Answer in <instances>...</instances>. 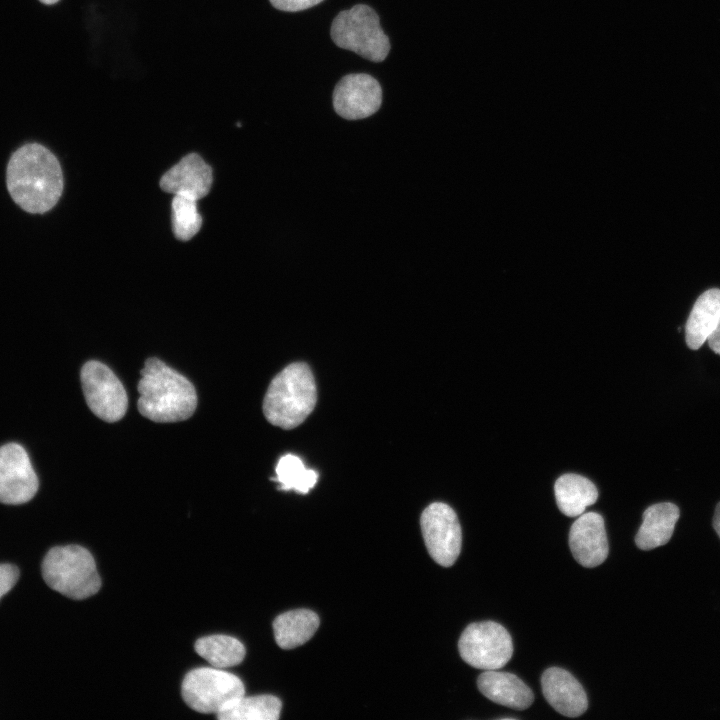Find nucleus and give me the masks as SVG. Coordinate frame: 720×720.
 <instances>
[{
	"mask_svg": "<svg viewBox=\"0 0 720 720\" xmlns=\"http://www.w3.org/2000/svg\"><path fill=\"white\" fill-rule=\"evenodd\" d=\"M212 181L210 166L198 154L190 153L162 176L160 187L173 195L198 201L209 193Z\"/></svg>",
	"mask_w": 720,
	"mask_h": 720,
	"instance_id": "obj_13",
	"label": "nucleus"
},
{
	"mask_svg": "<svg viewBox=\"0 0 720 720\" xmlns=\"http://www.w3.org/2000/svg\"><path fill=\"white\" fill-rule=\"evenodd\" d=\"M461 658L470 666L482 670L504 667L513 654L509 632L499 623L483 621L469 624L458 641Z\"/></svg>",
	"mask_w": 720,
	"mask_h": 720,
	"instance_id": "obj_7",
	"label": "nucleus"
},
{
	"mask_svg": "<svg viewBox=\"0 0 720 720\" xmlns=\"http://www.w3.org/2000/svg\"><path fill=\"white\" fill-rule=\"evenodd\" d=\"M317 388L306 363L286 366L271 381L263 400L267 421L282 429L299 426L314 410Z\"/></svg>",
	"mask_w": 720,
	"mask_h": 720,
	"instance_id": "obj_3",
	"label": "nucleus"
},
{
	"mask_svg": "<svg viewBox=\"0 0 720 720\" xmlns=\"http://www.w3.org/2000/svg\"><path fill=\"white\" fill-rule=\"evenodd\" d=\"M318 474L307 469L302 460L295 455L287 454L282 456L276 466V478L273 480L280 483L279 489L306 494L314 487Z\"/></svg>",
	"mask_w": 720,
	"mask_h": 720,
	"instance_id": "obj_22",
	"label": "nucleus"
},
{
	"mask_svg": "<svg viewBox=\"0 0 720 720\" xmlns=\"http://www.w3.org/2000/svg\"><path fill=\"white\" fill-rule=\"evenodd\" d=\"M330 35L338 47L372 62L383 61L390 51L389 38L380 26L379 16L368 5L358 4L339 12L332 22Z\"/></svg>",
	"mask_w": 720,
	"mask_h": 720,
	"instance_id": "obj_5",
	"label": "nucleus"
},
{
	"mask_svg": "<svg viewBox=\"0 0 720 720\" xmlns=\"http://www.w3.org/2000/svg\"><path fill=\"white\" fill-rule=\"evenodd\" d=\"M39 487L26 450L18 443L0 447V502L18 505L30 501Z\"/></svg>",
	"mask_w": 720,
	"mask_h": 720,
	"instance_id": "obj_10",
	"label": "nucleus"
},
{
	"mask_svg": "<svg viewBox=\"0 0 720 720\" xmlns=\"http://www.w3.org/2000/svg\"><path fill=\"white\" fill-rule=\"evenodd\" d=\"M181 695L191 709L217 715L244 696L245 687L241 679L232 673L215 667H202L185 675Z\"/></svg>",
	"mask_w": 720,
	"mask_h": 720,
	"instance_id": "obj_6",
	"label": "nucleus"
},
{
	"mask_svg": "<svg viewBox=\"0 0 720 720\" xmlns=\"http://www.w3.org/2000/svg\"><path fill=\"white\" fill-rule=\"evenodd\" d=\"M319 626L317 614L307 609L288 611L273 622L276 643L282 649H292L306 643Z\"/></svg>",
	"mask_w": 720,
	"mask_h": 720,
	"instance_id": "obj_19",
	"label": "nucleus"
},
{
	"mask_svg": "<svg viewBox=\"0 0 720 720\" xmlns=\"http://www.w3.org/2000/svg\"><path fill=\"white\" fill-rule=\"evenodd\" d=\"M40 1H41L42 3H44V4L51 5V4H55V3L58 2L59 0H40Z\"/></svg>",
	"mask_w": 720,
	"mask_h": 720,
	"instance_id": "obj_28",
	"label": "nucleus"
},
{
	"mask_svg": "<svg viewBox=\"0 0 720 720\" xmlns=\"http://www.w3.org/2000/svg\"><path fill=\"white\" fill-rule=\"evenodd\" d=\"M679 508L669 502L649 506L643 513V522L635 543L642 550H651L665 545L671 538L679 519Z\"/></svg>",
	"mask_w": 720,
	"mask_h": 720,
	"instance_id": "obj_16",
	"label": "nucleus"
},
{
	"mask_svg": "<svg viewBox=\"0 0 720 720\" xmlns=\"http://www.w3.org/2000/svg\"><path fill=\"white\" fill-rule=\"evenodd\" d=\"M137 388L138 410L154 422L184 421L196 410L197 394L193 384L158 358L146 360Z\"/></svg>",
	"mask_w": 720,
	"mask_h": 720,
	"instance_id": "obj_2",
	"label": "nucleus"
},
{
	"mask_svg": "<svg viewBox=\"0 0 720 720\" xmlns=\"http://www.w3.org/2000/svg\"><path fill=\"white\" fill-rule=\"evenodd\" d=\"M546 701L560 714L578 717L588 708V699L579 681L568 671L551 667L541 677Z\"/></svg>",
	"mask_w": 720,
	"mask_h": 720,
	"instance_id": "obj_14",
	"label": "nucleus"
},
{
	"mask_svg": "<svg viewBox=\"0 0 720 720\" xmlns=\"http://www.w3.org/2000/svg\"><path fill=\"white\" fill-rule=\"evenodd\" d=\"M42 576L51 589L75 600L88 598L101 587L92 554L79 545L50 549L42 562Z\"/></svg>",
	"mask_w": 720,
	"mask_h": 720,
	"instance_id": "obj_4",
	"label": "nucleus"
},
{
	"mask_svg": "<svg viewBox=\"0 0 720 720\" xmlns=\"http://www.w3.org/2000/svg\"><path fill=\"white\" fill-rule=\"evenodd\" d=\"M172 228L176 238L191 239L201 228L202 218L197 209V200L174 195L171 203Z\"/></svg>",
	"mask_w": 720,
	"mask_h": 720,
	"instance_id": "obj_23",
	"label": "nucleus"
},
{
	"mask_svg": "<svg viewBox=\"0 0 720 720\" xmlns=\"http://www.w3.org/2000/svg\"><path fill=\"white\" fill-rule=\"evenodd\" d=\"M569 547L582 566L593 568L602 564L609 551L603 517L596 512L581 514L570 528Z\"/></svg>",
	"mask_w": 720,
	"mask_h": 720,
	"instance_id": "obj_12",
	"label": "nucleus"
},
{
	"mask_svg": "<svg viewBox=\"0 0 720 720\" xmlns=\"http://www.w3.org/2000/svg\"><path fill=\"white\" fill-rule=\"evenodd\" d=\"M6 184L13 201L24 211L43 214L59 201L63 173L56 156L45 146L28 143L11 155Z\"/></svg>",
	"mask_w": 720,
	"mask_h": 720,
	"instance_id": "obj_1",
	"label": "nucleus"
},
{
	"mask_svg": "<svg viewBox=\"0 0 720 720\" xmlns=\"http://www.w3.org/2000/svg\"><path fill=\"white\" fill-rule=\"evenodd\" d=\"M272 6L281 11L296 12L311 8L323 0H269Z\"/></svg>",
	"mask_w": 720,
	"mask_h": 720,
	"instance_id": "obj_25",
	"label": "nucleus"
},
{
	"mask_svg": "<svg viewBox=\"0 0 720 720\" xmlns=\"http://www.w3.org/2000/svg\"><path fill=\"white\" fill-rule=\"evenodd\" d=\"M19 578V570L12 564H0V599L9 592Z\"/></svg>",
	"mask_w": 720,
	"mask_h": 720,
	"instance_id": "obj_24",
	"label": "nucleus"
},
{
	"mask_svg": "<svg viewBox=\"0 0 720 720\" xmlns=\"http://www.w3.org/2000/svg\"><path fill=\"white\" fill-rule=\"evenodd\" d=\"M720 321V289L705 291L696 300L685 326L687 346L699 349Z\"/></svg>",
	"mask_w": 720,
	"mask_h": 720,
	"instance_id": "obj_17",
	"label": "nucleus"
},
{
	"mask_svg": "<svg viewBox=\"0 0 720 720\" xmlns=\"http://www.w3.org/2000/svg\"><path fill=\"white\" fill-rule=\"evenodd\" d=\"M713 527L720 538V502L717 504L715 509L713 517Z\"/></svg>",
	"mask_w": 720,
	"mask_h": 720,
	"instance_id": "obj_27",
	"label": "nucleus"
},
{
	"mask_svg": "<svg viewBox=\"0 0 720 720\" xmlns=\"http://www.w3.org/2000/svg\"><path fill=\"white\" fill-rule=\"evenodd\" d=\"M382 103L379 82L365 73L348 74L335 86L333 107L348 120L367 118L378 111Z\"/></svg>",
	"mask_w": 720,
	"mask_h": 720,
	"instance_id": "obj_11",
	"label": "nucleus"
},
{
	"mask_svg": "<svg viewBox=\"0 0 720 720\" xmlns=\"http://www.w3.org/2000/svg\"><path fill=\"white\" fill-rule=\"evenodd\" d=\"M194 648L212 667L219 669L238 665L245 657L244 645L228 635L202 637L195 642Z\"/></svg>",
	"mask_w": 720,
	"mask_h": 720,
	"instance_id": "obj_20",
	"label": "nucleus"
},
{
	"mask_svg": "<svg viewBox=\"0 0 720 720\" xmlns=\"http://www.w3.org/2000/svg\"><path fill=\"white\" fill-rule=\"evenodd\" d=\"M420 524L432 559L443 567L452 566L462 545L461 526L455 511L445 503H432L422 512Z\"/></svg>",
	"mask_w": 720,
	"mask_h": 720,
	"instance_id": "obj_9",
	"label": "nucleus"
},
{
	"mask_svg": "<svg viewBox=\"0 0 720 720\" xmlns=\"http://www.w3.org/2000/svg\"><path fill=\"white\" fill-rule=\"evenodd\" d=\"M554 493L559 510L569 517L583 514L586 507L598 498L596 486L589 479L573 473L564 474L556 480Z\"/></svg>",
	"mask_w": 720,
	"mask_h": 720,
	"instance_id": "obj_18",
	"label": "nucleus"
},
{
	"mask_svg": "<svg viewBox=\"0 0 720 720\" xmlns=\"http://www.w3.org/2000/svg\"><path fill=\"white\" fill-rule=\"evenodd\" d=\"M82 389L90 410L105 422L123 418L128 408L126 390L113 371L105 364L91 360L80 373Z\"/></svg>",
	"mask_w": 720,
	"mask_h": 720,
	"instance_id": "obj_8",
	"label": "nucleus"
},
{
	"mask_svg": "<svg viewBox=\"0 0 720 720\" xmlns=\"http://www.w3.org/2000/svg\"><path fill=\"white\" fill-rule=\"evenodd\" d=\"M707 342L709 347L718 355H720V321L713 332L708 336Z\"/></svg>",
	"mask_w": 720,
	"mask_h": 720,
	"instance_id": "obj_26",
	"label": "nucleus"
},
{
	"mask_svg": "<svg viewBox=\"0 0 720 720\" xmlns=\"http://www.w3.org/2000/svg\"><path fill=\"white\" fill-rule=\"evenodd\" d=\"M281 708V701L273 695H244L216 716L219 720H277Z\"/></svg>",
	"mask_w": 720,
	"mask_h": 720,
	"instance_id": "obj_21",
	"label": "nucleus"
},
{
	"mask_svg": "<svg viewBox=\"0 0 720 720\" xmlns=\"http://www.w3.org/2000/svg\"><path fill=\"white\" fill-rule=\"evenodd\" d=\"M479 691L489 700L515 710H525L534 701L532 690L515 674L485 670L477 680Z\"/></svg>",
	"mask_w": 720,
	"mask_h": 720,
	"instance_id": "obj_15",
	"label": "nucleus"
}]
</instances>
